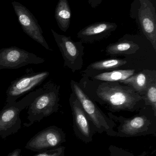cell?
Masks as SVG:
<instances>
[{"instance_id": "ffe728a7", "label": "cell", "mask_w": 156, "mask_h": 156, "mask_svg": "<svg viewBox=\"0 0 156 156\" xmlns=\"http://www.w3.org/2000/svg\"><path fill=\"white\" fill-rule=\"evenodd\" d=\"M65 147L60 146L54 149L38 153L34 156H65Z\"/></svg>"}, {"instance_id": "7402d4cb", "label": "cell", "mask_w": 156, "mask_h": 156, "mask_svg": "<svg viewBox=\"0 0 156 156\" xmlns=\"http://www.w3.org/2000/svg\"><path fill=\"white\" fill-rule=\"evenodd\" d=\"M88 1L90 7L92 8H96L102 3L103 0H88Z\"/></svg>"}, {"instance_id": "5bb4252c", "label": "cell", "mask_w": 156, "mask_h": 156, "mask_svg": "<svg viewBox=\"0 0 156 156\" xmlns=\"http://www.w3.org/2000/svg\"><path fill=\"white\" fill-rule=\"evenodd\" d=\"M156 81L155 70H143L120 82L131 86L142 96H144L151 83Z\"/></svg>"}, {"instance_id": "d6986e66", "label": "cell", "mask_w": 156, "mask_h": 156, "mask_svg": "<svg viewBox=\"0 0 156 156\" xmlns=\"http://www.w3.org/2000/svg\"><path fill=\"white\" fill-rule=\"evenodd\" d=\"M143 96L146 106H150L156 116V81L150 84Z\"/></svg>"}, {"instance_id": "6da1fadb", "label": "cell", "mask_w": 156, "mask_h": 156, "mask_svg": "<svg viewBox=\"0 0 156 156\" xmlns=\"http://www.w3.org/2000/svg\"><path fill=\"white\" fill-rule=\"evenodd\" d=\"M78 83L91 100L112 113L121 111L133 112L146 106L143 96L120 82L103 81L83 76Z\"/></svg>"}, {"instance_id": "44dd1931", "label": "cell", "mask_w": 156, "mask_h": 156, "mask_svg": "<svg viewBox=\"0 0 156 156\" xmlns=\"http://www.w3.org/2000/svg\"><path fill=\"white\" fill-rule=\"evenodd\" d=\"M109 150L110 152V156H135L132 153L125 151L124 149L119 148L114 145H111L110 146Z\"/></svg>"}, {"instance_id": "5b68a950", "label": "cell", "mask_w": 156, "mask_h": 156, "mask_svg": "<svg viewBox=\"0 0 156 156\" xmlns=\"http://www.w3.org/2000/svg\"><path fill=\"white\" fill-rule=\"evenodd\" d=\"M43 87L29 93L22 100L6 103L0 111V137L5 139L16 133L21 128L20 112L28 107L35 98L43 92Z\"/></svg>"}, {"instance_id": "7a4b0ae2", "label": "cell", "mask_w": 156, "mask_h": 156, "mask_svg": "<svg viewBox=\"0 0 156 156\" xmlns=\"http://www.w3.org/2000/svg\"><path fill=\"white\" fill-rule=\"evenodd\" d=\"M149 106L140 110L138 115L131 118L117 116L111 112L107 115L114 122L119 124L116 136L121 137H134L141 136L156 135V116L154 112L149 114Z\"/></svg>"}, {"instance_id": "8992f818", "label": "cell", "mask_w": 156, "mask_h": 156, "mask_svg": "<svg viewBox=\"0 0 156 156\" xmlns=\"http://www.w3.org/2000/svg\"><path fill=\"white\" fill-rule=\"evenodd\" d=\"M155 0H134L131 5L130 16L156 50Z\"/></svg>"}, {"instance_id": "52a82bcc", "label": "cell", "mask_w": 156, "mask_h": 156, "mask_svg": "<svg viewBox=\"0 0 156 156\" xmlns=\"http://www.w3.org/2000/svg\"><path fill=\"white\" fill-rule=\"evenodd\" d=\"M51 33L64 60V66L72 72L80 70L83 66L84 47L82 41H73L70 36L60 34L51 29Z\"/></svg>"}, {"instance_id": "4fadbf2b", "label": "cell", "mask_w": 156, "mask_h": 156, "mask_svg": "<svg viewBox=\"0 0 156 156\" xmlns=\"http://www.w3.org/2000/svg\"><path fill=\"white\" fill-rule=\"evenodd\" d=\"M117 27V24L112 22H96L80 30L77 37L83 43L93 44L109 37Z\"/></svg>"}, {"instance_id": "ba28073f", "label": "cell", "mask_w": 156, "mask_h": 156, "mask_svg": "<svg viewBox=\"0 0 156 156\" xmlns=\"http://www.w3.org/2000/svg\"><path fill=\"white\" fill-rule=\"evenodd\" d=\"M22 76L13 81L6 91V103L16 101L18 98L34 90L49 76L48 71L35 72L32 69H27Z\"/></svg>"}, {"instance_id": "603a6c76", "label": "cell", "mask_w": 156, "mask_h": 156, "mask_svg": "<svg viewBox=\"0 0 156 156\" xmlns=\"http://www.w3.org/2000/svg\"><path fill=\"white\" fill-rule=\"evenodd\" d=\"M21 149L17 148L10 153L7 156H21Z\"/></svg>"}, {"instance_id": "cb8c5ba5", "label": "cell", "mask_w": 156, "mask_h": 156, "mask_svg": "<svg viewBox=\"0 0 156 156\" xmlns=\"http://www.w3.org/2000/svg\"></svg>"}, {"instance_id": "9a60e30c", "label": "cell", "mask_w": 156, "mask_h": 156, "mask_svg": "<svg viewBox=\"0 0 156 156\" xmlns=\"http://www.w3.org/2000/svg\"><path fill=\"white\" fill-rule=\"evenodd\" d=\"M127 64L125 58H112L96 61L81 72L82 76L91 77L100 73L115 70Z\"/></svg>"}, {"instance_id": "8fae6325", "label": "cell", "mask_w": 156, "mask_h": 156, "mask_svg": "<svg viewBox=\"0 0 156 156\" xmlns=\"http://www.w3.org/2000/svg\"><path fill=\"white\" fill-rule=\"evenodd\" d=\"M45 59L15 46L0 49V69H17L28 65L43 64Z\"/></svg>"}, {"instance_id": "3957f363", "label": "cell", "mask_w": 156, "mask_h": 156, "mask_svg": "<svg viewBox=\"0 0 156 156\" xmlns=\"http://www.w3.org/2000/svg\"><path fill=\"white\" fill-rule=\"evenodd\" d=\"M42 87L43 92L28 106V122L24 123L25 127H29L36 122H40L43 118L57 112L59 109L60 85L50 80Z\"/></svg>"}, {"instance_id": "277c9868", "label": "cell", "mask_w": 156, "mask_h": 156, "mask_svg": "<svg viewBox=\"0 0 156 156\" xmlns=\"http://www.w3.org/2000/svg\"><path fill=\"white\" fill-rule=\"evenodd\" d=\"M71 87L90 121L92 123L96 133H106L109 136H116L114 130L116 123L99 108L96 103L90 99L82 90L78 83L74 80L70 82Z\"/></svg>"}, {"instance_id": "ac0fdd59", "label": "cell", "mask_w": 156, "mask_h": 156, "mask_svg": "<svg viewBox=\"0 0 156 156\" xmlns=\"http://www.w3.org/2000/svg\"><path fill=\"white\" fill-rule=\"evenodd\" d=\"M135 71V69H115L100 73L98 75L89 77L103 81L120 82L134 75Z\"/></svg>"}, {"instance_id": "7c38bea8", "label": "cell", "mask_w": 156, "mask_h": 156, "mask_svg": "<svg viewBox=\"0 0 156 156\" xmlns=\"http://www.w3.org/2000/svg\"><path fill=\"white\" fill-rule=\"evenodd\" d=\"M12 3L24 32L46 49L52 51L45 39L42 28L34 15L20 3L13 1Z\"/></svg>"}, {"instance_id": "e0dca14e", "label": "cell", "mask_w": 156, "mask_h": 156, "mask_svg": "<svg viewBox=\"0 0 156 156\" xmlns=\"http://www.w3.org/2000/svg\"><path fill=\"white\" fill-rule=\"evenodd\" d=\"M55 17L60 29L66 32L69 28L71 11L68 0H59L55 9Z\"/></svg>"}, {"instance_id": "2e32d148", "label": "cell", "mask_w": 156, "mask_h": 156, "mask_svg": "<svg viewBox=\"0 0 156 156\" xmlns=\"http://www.w3.org/2000/svg\"><path fill=\"white\" fill-rule=\"evenodd\" d=\"M140 49L138 44L133 40L122 38L118 42L108 45L106 48V54L110 55H132Z\"/></svg>"}, {"instance_id": "30bf717a", "label": "cell", "mask_w": 156, "mask_h": 156, "mask_svg": "<svg viewBox=\"0 0 156 156\" xmlns=\"http://www.w3.org/2000/svg\"><path fill=\"white\" fill-rule=\"evenodd\" d=\"M73 118V128L77 138L85 144L91 143L96 133L92 123L88 118L80 102L74 93L69 98Z\"/></svg>"}, {"instance_id": "9c48e42d", "label": "cell", "mask_w": 156, "mask_h": 156, "mask_svg": "<svg viewBox=\"0 0 156 156\" xmlns=\"http://www.w3.org/2000/svg\"><path fill=\"white\" fill-rule=\"evenodd\" d=\"M66 141V135L61 128L51 126L35 135L28 141L25 148L42 153L58 147Z\"/></svg>"}]
</instances>
